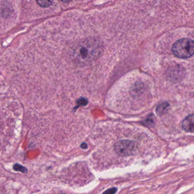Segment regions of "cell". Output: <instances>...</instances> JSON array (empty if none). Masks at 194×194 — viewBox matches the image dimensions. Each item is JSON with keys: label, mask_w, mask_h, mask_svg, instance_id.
<instances>
[{"label": "cell", "mask_w": 194, "mask_h": 194, "mask_svg": "<svg viewBox=\"0 0 194 194\" xmlns=\"http://www.w3.org/2000/svg\"><path fill=\"white\" fill-rule=\"evenodd\" d=\"M39 5L43 7H49L53 4L54 0H36Z\"/></svg>", "instance_id": "8992f818"}, {"label": "cell", "mask_w": 194, "mask_h": 194, "mask_svg": "<svg viewBox=\"0 0 194 194\" xmlns=\"http://www.w3.org/2000/svg\"><path fill=\"white\" fill-rule=\"evenodd\" d=\"M169 107V105L167 102H163L159 105L157 108V113L158 115L159 116L163 115L165 113H166Z\"/></svg>", "instance_id": "5b68a950"}, {"label": "cell", "mask_w": 194, "mask_h": 194, "mask_svg": "<svg viewBox=\"0 0 194 194\" xmlns=\"http://www.w3.org/2000/svg\"><path fill=\"white\" fill-rule=\"evenodd\" d=\"M182 126L183 129L188 132L193 133L194 130V115L188 116L183 120L182 123Z\"/></svg>", "instance_id": "277c9868"}, {"label": "cell", "mask_w": 194, "mask_h": 194, "mask_svg": "<svg viewBox=\"0 0 194 194\" xmlns=\"http://www.w3.org/2000/svg\"><path fill=\"white\" fill-rule=\"evenodd\" d=\"M61 1H63V2H64L67 3V2H69L70 1H72V0H61Z\"/></svg>", "instance_id": "9c48e42d"}, {"label": "cell", "mask_w": 194, "mask_h": 194, "mask_svg": "<svg viewBox=\"0 0 194 194\" xmlns=\"http://www.w3.org/2000/svg\"><path fill=\"white\" fill-rule=\"evenodd\" d=\"M172 51L178 58H189L194 54V42L188 38H182L173 44Z\"/></svg>", "instance_id": "7a4b0ae2"}, {"label": "cell", "mask_w": 194, "mask_h": 194, "mask_svg": "<svg viewBox=\"0 0 194 194\" xmlns=\"http://www.w3.org/2000/svg\"><path fill=\"white\" fill-rule=\"evenodd\" d=\"M137 150V145L135 141L130 140H123L116 144L115 150L120 156L126 157L135 154Z\"/></svg>", "instance_id": "3957f363"}, {"label": "cell", "mask_w": 194, "mask_h": 194, "mask_svg": "<svg viewBox=\"0 0 194 194\" xmlns=\"http://www.w3.org/2000/svg\"><path fill=\"white\" fill-rule=\"evenodd\" d=\"M101 52L100 44L95 39H85L73 46L68 55L73 62L86 65L92 62Z\"/></svg>", "instance_id": "6da1fadb"}, {"label": "cell", "mask_w": 194, "mask_h": 194, "mask_svg": "<svg viewBox=\"0 0 194 194\" xmlns=\"http://www.w3.org/2000/svg\"><path fill=\"white\" fill-rule=\"evenodd\" d=\"M5 100H4L2 99L0 100V112L2 110H4V107H3L4 105H5ZM0 116H1V113H0ZM1 119V118H0ZM1 125H4V124H1V121H0V130H2V129H1ZM0 135H1V132H0Z\"/></svg>", "instance_id": "52a82bcc"}, {"label": "cell", "mask_w": 194, "mask_h": 194, "mask_svg": "<svg viewBox=\"0 0 194 194\" xmlns=\"http://www.w3.org/2000/svg\"><path fill=\"white\" fill-rule=\"evenodd\" d=\"M116 192V188H113V189H110L108 190L107 191H105L104 193H107V194H114Z\"/></svg>", "instance_id": "ba28073f"}]
</instances>
